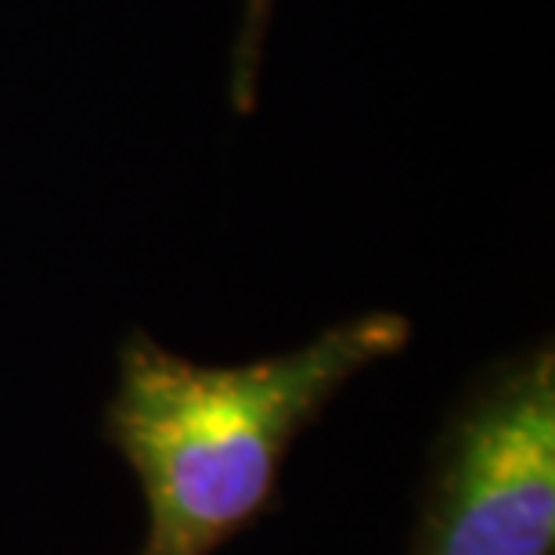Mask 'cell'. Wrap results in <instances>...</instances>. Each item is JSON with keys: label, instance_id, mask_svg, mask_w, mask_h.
<instances>
[{"label": "cell", "instance_id": "obj_3", "mask_svg": "<svg viewBox=\"0 0 555 555\" xmlns=\"http://www.w3.org/2000/svg\"><path fill=\"white\" fill-rule=\"evenodd\" d=\"M274 0H242L238 37L235 51H231V83L228 98L238 116H249L257 108L260 94V62H263V40L271 29Z\"/></svg>", "mask_w": 555, "mask_h": 555}, {"label": "cell", "instance_id": "obj_1", "mask_svg": "<svg viewBox=\"0 0 555 555\" xmlns=\"http://www.w3.org/2000/svg\"><path fill=\"white\" fill-rule=\"evenodd\" d=\"M412 321L372 310L296 350L198 364L144 328L119 343L108 443L138 476L149 530L138 555H214L271 505L296 437L361 372L397 358Z\"/></svg>", "mask_w": 555, "mask_h": 555}, {"label": "cell", "instance_id": "obj_2", "mask_svg": "<svg viewBox=\"0 0 555 555\" xmlns=\"http://www.w3.org/2000/svg\"><path fill=\"white\" fill-rule=\"evenodd\" d=\"M408 555H555V350L505 353L443 422Z\"/></svg>", "mask_w": 555, "mask_h": 555}]
</instances>
